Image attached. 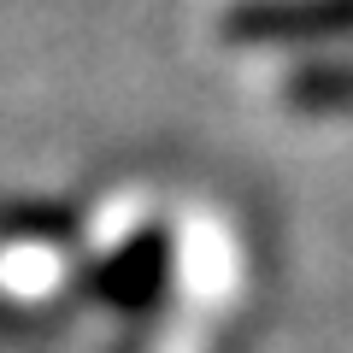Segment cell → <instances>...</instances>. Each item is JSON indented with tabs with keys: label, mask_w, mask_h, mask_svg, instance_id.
Returning <instances> with one entry per match:
<instances>
[{
	"label": "cell",
	"mask_w": 353,
	"mask_h": 353,
	"mask_svg": "<svg viewBox=\"0 0 353 353\" xmlns=\"http://www.w3.org/2000/svg\"><path fill=\"white\" fill-rule=\"evenodd\" d=\"M230 48H289L324 53L353 41V0H236L218 18Z\"/></svg>",
	"instance_id": "cell-1"
},
{
	"label": "cell",
	"mask_w": 353,
	"mask_h": 353,
	"mask_svg": "<svg viewBox=\"0 0 353 353\" xmlns=\"http://www.w3.org/2000/svg\"><path fill=\"white\" fill-rule=\"evenodd\" d=\"M165 289H171V230L165 224H141L88 271V294L124 318H153Z\"/></svg>",
	"instance_id": "cell-2"
},
{
	"label": "cell",
	"mask_w": 353,
	"mask_h": 353,
	"mask_svg": "<svg viewBox=\"0 0 353 353\" xmlns=\"http://www.w3.org/2000/svg\"><path fill=\"white\" fill-rule=\"evenodd\" d=\"M283 106L301 118H341L353 112V53H306L289 77H283Z\"/></svg>",
	"instance_id": "cell-3"
},
{
	"label": "cell",
	"mask_w": 353,
	"mask_h": 353,
	"mask_svg": "<svg viewBox=\"0 0 353 353\" xmlns=\"http://www.w3.org/2000/svg\"><path fill=\"white\" fill-rule=\"evenodd\" d=\"M0 236L12 241H65L77 236V218L59 206H0Z\"/></svg>",
	"instance_id": "cell-4"
},
{
	"label": "cell",
	"mask_w": 353,
	"mask_h": 353,
	"mask_svg": "<svg viewBox=\"0 0 353 353\" xmlns=\"http://www.w3.org/2000/svg\"><path fill=\"white\" fill-rule=\"evenodd\" d=\"M112 353H148V318H136V330H124L112 341Z\"/></svg>",
	"instance_id": "cell-5"
}]
</instances>
